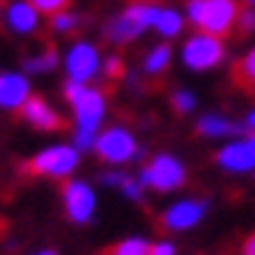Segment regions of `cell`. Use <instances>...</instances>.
<instances>
[{"label": "cell", "instance_id": "1", "mask_svg": "<svg viewBox=\"0 0 255 255\" xmlns=\"http://www.w3.org/2000/svg\"><path fill=\"white\" fill-rule=\"evenodd\" d=\"M65 101L73 110V146L79 151H87L96 146V137L101 132V124L107 118V96L96 84L84 82H68L62 87Z\"/></svg>", "mask_w": 255, "mask_h": 255}, {"label": "cell", "instance_id": "2", "mask_svg": "<svg viewBox=\"0 0 255 255\" xmlns=\"http://www.w3.org/2000/svg\"><path fill=\"white\" fill-rule=\"evenodd\" d=\"M188 25L213 37H227L239 25L241 6L239 0H185L182 8Z\"/></svg>", "mask_w": 255, "mask_h": 255}, {"label": "cell", "instance_id": "3", "mask_svg": "<svg viewBox=\"0 0 255 255\" xmlns=\"http://www.w3.org/2000/svg\"><path fill=\"white\" fill-rule=\"evenodd\" d=\"M157 8H160V3H154V0H132L121 14L110 17L104 23L107 42H113V45H129V42H135L140 34L151 31L154 17H157Z\"/></svg>", "mask_w": 255, "mask_h": 255}, {"label": "cell", "instance_id": "4", "mask_svg": "<svg viewBox=\"0 0 255 255\" xmlns=\"http://www.w3.org/2000/svg\"><path fill=\"white\" fill-rule=\"evenodd\" d=\"M227 59V45L225 37H213L205 31H194L182 39L180 48V62L182 68L191 73H210Z\"/></svg>", "mask_w": 255, "mask_h": 255}, {"label": "cell", "instance_id": "5", "mask_svg": "<svg viewBox=\"0 0 255 255\" xmlns=\"http://www.w3.org/2000/svg\"><path fill=\"white\" fill-rule=\"evenodd\" d=\"M137 180L146 191H154V194H174L180 191L188 182V168L177 154H168V151H160L154 157L146 160L140 171H137Z\"/></svg>", "mask_w": 255, "mask_h": 255}, {"label": "cell", "instance_id": "6", "mask_svg": "<svg viewBox=\"0 0 255 255\" xmlns=\"http://www.w3.org/2000/svg\"><path fill=\"white\" fill-rule=\"evenodd\" d=\"M93 149H96V154H98L101 163L113 165V168H121V165H127V163H132V160L140 157L137 137L132 135L127 127H121V124L101 129Z\"/></svg>", "mask_w": 255, "mask_h": 255}, {"label": "cell", "instance_id": "7", "mask_svg": "<svg viewBox=\"0 0 255 255\" xmlns=\"http://www.w3.org/2000/svg\"><path fill=\"white\" fill-rule=\"evenodd\" d=\"M79 154L73 143H59V146H48V149L37 151L34 157L25 163L31 174L37 177H51V180H65L79 168Z\"/></svg>", "mask_w": 255, "mask_h": 255}, {"label": "cell", "instance_id": "8", "mask_svg": "<svg viewBox=\"0 0 255 255\" xmlns=\"http://www.w3.org/2000/svg\"><path fill=\"white\" fill-rule=\"evenodd\" d=\"M216 165L225 174L233 177H244V174H255V135H241L230 137L227 143H222L216 151Z\"/></svg>", "mask_w": 255, "mask_h": 255}, {"label": "cell", "instance_id": "9", "mask_svg": "<svg viewBox=\"0 0 255 255\" xmlns=\"http://www.w3.org/2000/svg\"><path fill=\"white\" fill-rule=\"evenodd\" d=\"M101 51L98 45L87 42V39H79L65 51V73H68V82H84L93 84V79L101 76Z\"/></svg>", "mask_w": 255, "mask_h": 255}, {"label": "cell", "instance_id": "10", "mask_svg": "<svg viewBox=\"0 0 255 255\" xmlns=\"http://www.w3.org/2000/svg\"><path fill=\"white\" fill-rule=\"evenodd\" d=\"M62 205H65V216L73 225H90L98 208L96 188L84 180H70L62 185Z\"/></svg>", "mask_w": 255, "mask_h": 255}, {"label": "cell", "instance_id": "11", "mask_svg": "<svg viewBox=\"0 0 255 255\" xmlns=\"http://www.w3.org/2000/svg\"><path fill=\"white\" fill-rule=\"evenodd\" d=\"M210 202L208 199H196V196H182L177 202H171L168 208L163 210L160 216V225L165 227L168 233H188L194 230L205 216H208Z\"/></svg>", "mask_w": 255, "mask_h": 255}, {"label": "cell", "instance_id": "12", "mask_svg": "<svg viewBox=\"0 0 255 255\" xmlns=\"http://www.w3.org/2000/svg\"><path fill=\"white\" fill-rule=\"evenodd\" d=\"M196 135L205 140H230V137L241 135V124L225 113H205L196 121Z\"/></svg>", "mask_w": 255, "mask_h": 255}, {"label": "cell", "instance_id": "13", "mask_svg": "<svg viewBox=\"0 0 255 255\" xmlns=\"http://www.w3.org/2000/svg\"><path fill=\"white\" fill-rule=\"evenodd\" d=\"M28 98L31 87L23 73H0V110H6V113L23 110Z\"/></svg>", "mask_w": 255, "mask_h": 255}, {"label": "cell", "instance_id": "14", "mask_svg": "<svg viewBox=\"0 0 255 255\" xmlns=\"http://www.w3.org/2000/svg\"><path fill=\"white\" fill-rule=\"evenodd\" d=\"M6 25L11 28V34L28 37L39 28V11L31 0H11L6 6Z\"/></svg>", "mask_w": 255, "mask_h": 255}, {"label": "cell", "instance_id": "15", "mask_svg": "<svg viewBox=\"0 0 255 255\" xmlns=\"http://www.w3.org/2000/svg\"><path fill=\"white\" fill-rule=\"evenodd\" d=\"M20 113H23L25 124H31L34 129H42V132H56V129L65 127L62 115L56 113L48 101H42V98H28Z\"/></svg>", "mask_w": 255, "mask_h": 255}, {"label": "cell", "instance_id": "16", "mask_svg": "<svg viewBox=\"0 0 255 255\" xmlns=\"http://www.w3.org/2000/svg\"><path fill=\"white\" fill-rule=\"evenodd\" d=\"M171 59H174V48L168 45V42H157V45H151L149 51L143 53L140 59V70L146 79H157V76H163L165 70L171 68Z\"/></svg>", "mask_w": 255, "mask_h": 255}, {"label": "cell", "instance_id": "17", "mask_svg": "<svg viewBox=\"0 0 255 255\" xmlns=\"http://www.w3.org/2000/svg\"><path fill=\"white\" fill-rule=\"evenodd\" d=\"M185 14H182L180 8H174V6H160L157 8V17H154V25H151V31L154 34H160V39H174V37H180L182 28H185Z\"/></svg>", "mask_w": 255, "mask_h": 255}, {"label": "cell", "instance_id": "18", "mask_svg": "<svg viewBox=\"0 0 255 255\" xmlns=\"http://www.w3.org/2000/svg\"><path fill=\"white\" fill-rule=\"evenodd\" d=\"M101 182H104L107 188H118L129 202H143V191H146V188L140 185L137 177L121 171V168H115V171H104L101 174Z\"/></svg>", "mask_w": 255, "mask_h": 255}, {"label": "cell", "instance_id": "19", "mask_svg": "<svg viewBox=\"0 0 255 255\" xmlns=\"http://www.w3.org/2000/svg\"><path fill=\"white\" fill-rule=\"evenodd\" d=\"M59 65V53L53 51V48H45V51H39V53H34V56H28L25 59V73H31V76H37V73H45V70H53Z\"/></svg>", "mask_w": 255, "mask_h": 255}, {"label": "cell", "instance_id": "20", "mask_svg": "<svg viewBox=\"0 0 255 255\" xmlns=\"http://www.w3.org/2000/svg\"><path fill=\"white\" fill-rule=\"evenodd\" d=\"M171 107L177 115H194L196 107H199V98H196V93L191 87H177L171 93Z\"/></svg>", "mask_w": 255, "mask_h": 255}, {"label": "cell", "instance_id": "21", "mask_svg": "<svg viewBox=\"0 0 255 255\" xmlns=\"http://www.w3.org/2000/svg\"><path fill=\"white\" fill-rule=\"evenodd\" d=\"M110 255H151V241L140 236H129V239H121Z\"/></svg>", "mask_w": 255, "mask_h": 255}, {"label": "cell", "instance_id": "22", "mask_svg": "<svg viewBox=\"0 0 255 255\" xmlns=\"http://www.w3.org/2000/svg\"><path fill=\"white\" fill-rule=\"evenodd\" d=\"M79 25H82V17L73 14L70 8H62L56 14H51V28L56 31V34H70V31H76Z\"/></svg>", "mask_w": 255, "mask_h": 255}, {"label": "cell", "instance_id": "23", "mask_svg": "<svg viewBox=\"0 0 255 255\" xmlns=\"http://www.w3.org/2000/svg\"><path fill=\"white\" fill-rule=\"evenodd\" d=\"M236 73H239V79L244 84H255V45L250 51H244V56L236 65Z\"/></svg>", "mask_w": 255, "mask_h": 255}, {"label": "cell", "instance_id": "24", "mask_svg": "<svg viewBox=\"0 0 255 255\" xmlns=\"http://www.w3.org/2000/svg\"><path fill=\"white\" fill-rule=\"evenodd\" d=\"M101 76L104 79H118V76H124V62H121L118 53L104 56V62H101Z\"/></svg>", "mask_w": 255, "mask_h": 255}, {"label": "cell", "instance_id": "25", "mask_svg": "<svg viewBox=\"0 0 255 255\" xmlns=\"http://www.w3.org/2000/svg\"><path fill=\"white\" fill-rule=\"evenodd\" d=\"M31 3H34V8L39 14H56V11H62L68 6V0H31Z\"/></svg>", "mask_w": 255, "mask_h": 255}, {"label": "cell", "instance_id": "26", "mask_svg": "<svg viewBox=\"0 0 255 255\" xmlns=\"http://www.w3.org/2000/svg\"><path fill=\"white\" fill-rule=\"evenodd\" d=\"M236 28H241L244 34H253V31H255V6L241 8V14H239V25H236Z\"/></svg>", "mask_w": 255, "mask_h": 255}, {"label": "cell", "instance_id": "27", "mask_svg": "<svg viewBox=\"0 0 255 255\" xmlns=\"http://www.w3.org/2000/svg\"><path fill=\"white\" fill-rule=\"evenodd\" d=\"M151 255H177V244L168 239H160L151 244Z\"/></svg>", "mask_w": 255, "mask_h": 255}, {"label": "cell", "instance_id": "28", "mask_svg": "<svg viewBox=\"0 0 255 255\" xmlns=\"http://www.w3.org/2000/svg\"><path fill=\"white\" fill-rule=\"evenodd\" d=\"M241 132H247V135H255V107H250L247 113L241 115Z\"/></svg>", "mask_w": 255, "mask_h": 255}, {"label": "cell", "instance_id": "29", "mask_svg": "<svg viewBox=\"0 0 255 255\" xmlns=\"http://www.w3.org/2000/svg\"><path fill=\"white\" fill-rule=\"evenodd\" d=\"M127 87L132 93H143V82L137 79V73H127Z\"/></svg>", "mask_w": 255, "mask_h": 255}, {"label": "cell", "instance_id": "30", "mask_svg": "<svg viewBox=\"0 0 255 255\" xmlns=\"http://www.w3.org/2000/svg\"><path fill=\"white\" fill-rule=\"evenodd\" d=\"M241 255H255V233L244 241V247H241Z\"/></svg>", "mask_w": 255, "mask_h": 255}, {"label": "cell", "instance_id": "31", "mask_svg": "<svg viewBox=\"0 0 255 255\" xmlns=\"http://www.w3.org/2000/svg\"><path fill=\"white\" fill-rule=\"evenodd\" d=\"M34 255H56L53 250H39V253H34Z\"/></svg>", "mask_w": 255, "mask_h": 255}, {"label": "cell", "instance_id": "32", "mask_svg": "<svg viewBox=\"0 0 255 255\" xmlns=\"http://www.w3.org/2000/svg\"><path fill=\"white\" fill-rule=\"evenodd\" d=\"M244 3H247V6H255V0H244Z\"/></svg>", "mask_w": 255, "mask_h": 255}, {"label": "cell", "instance_id": "33", "mask_svg": "<svg viewBox=\"0 0 255 255\" xmlns=\"http://www.w3.org/2000/svg\"><path fill=\"white\" fill-rule=\"evenodd\" d=\"M0 11H3V3H0Z\"/></svg>", "mask_w": 255, "mask_h": 255}]
</instances>
